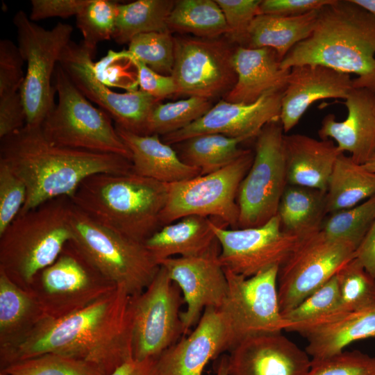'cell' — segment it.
Returning a JSON list of instances; mask_svg holds the SVG:
<instances>
[{"instance_id":"obj_1","label":"cell","mask_w":375,"mask_h":375,"mask_svg":"<svg viewBox=\"0 0 375 375\" xmlns=\"http://www.w3.org/2000/svg\"><path fill=\"white\" fill-rule=\"evenodd\" d=\"M132 326V297L116 287L84 308L42 319L22 338L0 348V366L56 353L88 362L109 375L133 358Z\"/></svg>"},{"instance_id":"obj_2","label":"cell","mask_w":375,"mask_h":375,"mask_svg":"<svg viewBox=\"0 0 375 375\" xmlns=\"http://www.w3.org/2000/svg\"><path fill=\"white\" fill-rule=\"evenodd\" d=\"M0 162L26 185L20 213L55 198H71L91 175L133 172L131 161L124 157L58 146L44 138L40 126L26 124L0 139Z\"/></svg>"},{"instance_id":"obj_3","label":"cell","mask_w":375,"mask_h":375,"mask_svg":"<svg viewBox=\"0 0 375 375\" xmlns=\"http://www.w3.org/2000/svg\"><path fill=\"white\" fill-rule=\"evenodd\" d=\"M303 65L353 74V88L375 91V17L352 0H332L319 10L310 35L281 62L285 69Z\"/></svg>"},{"instance_id":"obj_4","label":"cell","mask_w":375,"mask_h":375,"mask_svg":"<svg viewBox=\"0 0 375 375\" xmlns=\"http://www.w3.org/2000/svg\"><path fill=\"white\" fill-rule=\"evenodd\" d=\"M167 184L137 175L99 173L86 178L70 198L90 218L144 242L162 226Z\"/></svg>"},{"instance_id":"obj_5","label":"cell","mask_w":375,"mask_h":375,"mask_svg":"<svg viewBox=\"0 0 375 375\" xmlns=\"http://www.w3.org/2000/svg\"><path fill=\"white\" fill-rule=\"evenodd\" d=\"M69 197H60L21 212L0 234V269L28 289L72 238Z\"/></svg>"},{"instance_id":"obj_6","label":"cell","mask_w":375,"mask_h":375,"mask_svg":"<svg viewBox=\"0 0 375 375\" xmlns=\"http://www.w3.org/2000/svg\"><path fill=\"white\" fill-rule=\"evenodd\" d=\"M71 242L108 281L131 296L143 292L160 265L143 242L94 221L72 203Z\"/></svg>"},{"instance_id":"obj_7","label":"cell","mask_w":375,"mask_h":375,"mask_svg":"<svg viewBox=\"0 0 375 375\" xmlns=\"http://www.w3.org/2000/svg\"><path fill=\"white\" fill-rule=\"evenodd\" d=\"M53 86L58 103L40 126L51 143L75 149L109 153L131 160V154L111 117L94 106L57 65Z\"/></svg>"},{"instance_id":"obj_8","label":"cell","mask_w":375,"mask_h":375,"mask_svg":"<svg viewBox=\"0 0 375 375\" xmlns=\"http://www.w3.org/2000/svg\"><path fill=\"white\" fill-rule=\"evenodd\" d=\"M12 22L17 46L26 72L19 90L26 115V125L40 126L55 106L56 90L51 81L62 52L71 41L73 27L62 22L45 29L17 11Z\"/></svg>"},{"instance_id":"obj_9","label":"cell","mask_w":375,"mask_h":375,"mask_svg":"<svg viewBox=\"0 0 375 375\" xmlns=\"http://www.w3.org/2000/svg\"><path fill=\"white\" fill-rule=\"evenodd\" d=\"M253 156L251 149H244L236 159L216 172L167 184L161 226L186 216L199 215L212 217L224 226L238 228V192Z\"/></svg>"},{"instance_id":"obj_10","label":"cell","mask_w":375,"mask_h":375,"mask_svg":"<svg viewBox=\"0 0 375 375\" xmlns=\"http://www.w3.org/2000/svg\"><path fill=\"white\" fill-rule=\"evenodd\" d=\"M284 135L278 120L256 136L253 162L238 192V228L262 226L277 215L288 185Z\"/></svg>"},{"instance_id":"obj_11","label":"cell","mask_w":375,"mask_h":375,"mask_svg":"<svg viewBox=\"0 0 375 375\" xmlns=\"http://www.w3.org/2000/svg\"><path fill=\"white\" fill-rule=\"evenodd\" d=\"M224 270L228 293L219 309L227 325L229 351L250 337L285 331L289 324L278 298L279 267L248 278Z\"/></svg>"},{"instance_id":"obj_12","label":"cell","mask_w":375,"mask_h":375,"mask_svg":"<svg viewBox=\"0 0 375 375\" xmlns=\"http://www.w3.org/2000/svg\"><path fill=\"white\" fill-rule=\"evenodd\" d=\"M116 287L70 240L56 260L36 275L28 290L35 294L47 317L56 318L87 306Z\"/></svg>"},{"instance_id":"obj_13","label":"cell","mask_w":375,"mask_h":375,"mask_svg":"<svg viewBox=\"0 0 375 375\" xmlns=\"http://www.w3.org/2000/svg\"><path fill=\"white\" fill-rule=\"evenodd\" d=\"M357 247L328 238L321 230L302 238L279 268L278 298L281 314L307 298L331 279L349 260Z\"/></svg>"},{"instance_id":"obj_14","label":"cell","mask_w":375,"mask_h":375,"mask_svg":"<svg viewBox=\"0 0 375 375\" xmlns=\"http://www.w3.org/2000/svg\"><path fill=\"white\" fill-rule=\"evenodd\" d=\"M184 300L179 287L160 265L152 281L132 297L133 358H157L184 334L181 307Z\"/></svg>"},{"instance_id":"obj_15","label":"cell","mask_w":375,"mask_h":375,"mask_svg":"<svg viewBox=\"0 0 375 375\" xmlns=\"http://www.w3.org/2000/svg\"><path fill=\"white\" fill-rule=\"evenodd\" d=\"M232 42L220 38L174 37L172 76L176 94L209 100L226 95L237 80Z\"/></svg>"},{"instance_id":"obj_16","label":"cell","mask_w":375,"mask_h":375,"mask_svg":"<svg viewBox=\"0 0 375 375\" xmlns=\"http://www.w3.org/2000/svg\"><path fill=\"white\" fill-rule=\"evenodd\" d=\"M94 54L82 41L76 43L71 40L58 63L78 90L114 119L116 125L146 135L149 115L160 101L141 90L124 93L111 90L96 74Z\"/></svg>"},{"instance_id":"obj_17","label":"cell","mask_w":375,"mask_h":375,"mask_svg":"<svg viewBox=\"0 0 375 375\" xmlns=\"http://www.w3.org/2000/svg\"><path fill=\"white\" fill-rule=\"evenodd\" d=\"M211 227L219 244V260L224 269L247 278L280 268L301 239L283 231L278 215L257 227L228 229L215 220Z\"/></svg>"},{"instance_id":"obj_18","label":"cell","mask_w":375,"mask_h":375,"mask_svg":"<svg viewBox=\"0 0 375 375\" xmlns=\"http://www.w3.org/2000/svg\"><path fill=\"white\" fill-rule=\"evenodd\" d=\"M217 240L203 254L169 258L160 262L180 288L186 309L181 312L184 334L198 323L206 308H220L228 293V280L219 260Z\"/></svg>"},{"instance_id":"obj_19","label":"cell","mask_w":375,"mask_h":375,"mask_svg":"<svg viewBox=\"0 0 375 375\" xmlns=\"http://www.w3.org/2000/svg\"><path fill=\"white\" fill-rule=\"evenodd\" d=\"M283 92L267 94L248 104L221 100L197 121L164 135L162 141L172 144L209 133L233 138L256 137L267 124L280 120Z\"/></svg>"},{"instance_id":"obj_20","label":"cell","mask_w":375,"mask_h":375,"mask_svg":"<svg viewBox=\"0 0 375 375\" xmlns=\"http://www.w3.org/2000/svg\"><path fill=\"white\" fill-rule=\"evenodd\" d=\"M229 351L227 325L219 308H206L194 329L156 358L157 375H202L206 365Z\"/></svg>"},{"instance_id":"obj_21","label":"cell","mask_w":375,"mask_h":375,"mask_svg":"<svg viewBox=\"0 0 375 375\" xmlns=\"http://www.w3.org/2000/svg\"><path fill=\"white\" fill-rule=\"evenodd\" d=\"M227 356L228 375H306L311 358L281 333L247 338Z\"/></svg>"},{"instance_id":"obj_22","label":"cell","mask_w":375,"mask_h":375,"mask_svg":"<svg viewBox=\"0 0 375 375\" xmlns=\"http://www.w3.org/2000/svg\"><path fill=\"white\" fill-rule=\"evenodd\" d=\"M353 88V78L347 73L319 65L292 67L281 98L280 122L284 133L292 129L315 101L345 99Z\"/></svg>"},{"instance_id":"obj_23","label":"cell","mask_w":375,"mask_h":375,"mask_svg":"<svg viewBox=\"0 0 375 375\" xmlns=\"http://www.w3.org/2000/svg\"><path fill=\"white\" fill-rule=\"evenodd\" d=\"M347 116L338 122L333 114L326 115L318 133L331 140L340 153L348 152L357 163L364 165L375 156V91L353 88L344 99Z\"/></svg>"},{"instance_id":"obj_24","label":"cell","mask_w":375,"mask_h":375,"mask_svg":"<svg viewBox=\"0 0 375 375\" xmlns=\"http://www.w3.org/2000/svg\"><path fill=\"white\" fill-rule=\"evenodd\" d=\"M308 342L306 351L311 361L322 360L344 351L357 340L375 338V308L358 312H338L292 325Z\"/></svg>"},{"instance_id":"obj_25","label":"cell","mask_w":375,"mask_h":375,"mask_svg":"<svg viewBox=\"0 0 375 375\" xmlns=\"http://www.w3.org/2000/svg\"><path fill=\"white\" fill-rule=\"evenodd\" d=\"M233 65L237 80L224 97L231 103H252L267 94L283 91L290 71L282 69L276 52L267 47L238 46Z\"/></svg>"},{"instance_id":"obj_26","label":"cell","mask_w":375,"mask_h":375,"mask_svg":"<svg viewBox=\"0 0 375 375\" xmlns=\"http://www.w3.org/2000/svg\"><path fill=\"white\" fill-rule=\"evenodd\" d=\"M288 184L326 192L339 151L331 140L303 134L284 135Z\"/></svg>"},{"instance_id":"obj_27","label":"cell","mask_w":375,"mask_h":375,"mask_svg":"<svg viewBox=\"0 0 375 375\" xmlns=\"http://www.w3.org/2000/svg\"><path fill=\"white\" fill-rule=\"evenodd\" d=\"M115 126L131 154L134 174L167 184L201 175L198 168L185 164L160 135H139Z\"/></svg>"},{"instance_id":"obj_28","label":"cell","mask_w":375,"mask_h":375,"mask_svg":"<svg viewBox=\"0 0 375 375\" xmlns=\"http://www.w3.org/2000/svg\"><path fill=\"white\" fill-rule=\"evenodd\" d=\"M209 217L189 215L161 226L144 245L159 264L175 255L196 256L208 251L217 238Z\"/></svg>"},{"instance_id":"obj_29","label":"cell","mask_w":375,"mask_h":375,"mask_svg":"<svg viewBox=\"0 0 375 375\" xmlns=\"http://www.w3.org/2000/svg\"><path fill=\"white\" fill-rule=\"evenodd\" d=\"M318 11L292 17L260 14L249 28L244 47L271 48L281 62L293 47L310 35Z\"/></svg>"},{"instance_id":"obj_30","label":"cell","mask_w":375,"mask_h":375,"mask_svg":"<svg viewBox=\"0 0 375 375\" xmlns=\"http://www.w3.org/2000/svg\"><path fill=\"white\" fill-rule=\"evenodd\" d=\"M46 317L35 294L0 269V348L22 338Z\"/></svg>"},{"instance_id":"obj_31","label":"cell","mask_w":375,"mask_h":375,"mask_svg":"<svg viewBox=\"0 0 375 375\" xmlns=\"http://www.w3.org/2000/svg\"><path fill=\"white\" fill-rule=\"evenodd\" d=\"M326 192L288 184L277 212L283 231L301 238L320 231L327 215Z\"/></svg>"},{"instance_id":"obj_32","label":"cell","mask_w":375,"mask_h":375,"mask_svg":"<svg viewBox=\"0 0 375 375\" xmlns=\"http://www.w3.org/2000/svg\"><path fill=\"white\" fill-rule=\"evenodd\" d=\"M374 195L375 173L356 162L351 156L340 153L328 183L326 213L352 208Z\"/></svg>"},{"instance_id":"obj_33","label":"cell","mask_w":375,"mask_h":375,"mask_svg":"<svg viewBox=\"0 0 375 375\" xmlns=\"http://www.w3.org/2000/svg\"><path fill=\"white\" fill-rule=\"evenodd\" d=\"M170 32L190 33L197 38H217L230 33L216 1H176L167 19Z\"/></svg>"},{"instance_id":"obj_34","label":"cell","mask_w":375,"mask_h":375,"mask_svg":"<svg viewBox=\"0 0 375 375\" xmlns=\"http://www.w3.org/2000/svg\"><path fill=\"white\" fill-rule=\"evenodd\" d=\"M174 3L169 0H138L118 4L112 39L118 44H128L140 34L169 31L167 19Z\"/></svg>"},{"instance_id":"obj_35","label":"cell","mask_w":375,"mask_h":375,"mask_svg":"<svg viewBox=\"0 0 375 375\" xmlns=\"http://www.w3.org/2000/svg\"><path fill=\"white\" fill-rule=\"evenodd\" d=\"M250 139L219 133L199 135L182 144L179 157L187 165L198 168L201 175L216 172L236 159L244 151L239 144Z\"/></svg>"},{"instance_id":"obj_36","label":"cell","mask_w":375,"mask_h":375,"mask_svg":"<svg viewBox=\"0 0 375 375\" xmlns=\"http://www.w3.org/2000/svg\"><path fill=\"white\" fill-rule=\"evenodd\" d=\"M212 107L211 101L190 97L174 102H158L147 122L146 135H165L182 129L203 116Z\"/></svg>"},{"instance_id":"obj_37","label":"cell","mask_w":375,"mask_h":375,"mask_svg":"<svg viewBox=\"0 0 375 375\" xmlns=\"http://www.w3.org/2000/svg\"><path fill=\"white\" fill-rule=\"evenodd\" d=\"M341 312H358L375 308V278L353 258L335 274Z\"/></svg>"},{"instance_id":"obj_38","label":"cell","mask_w":375,"mask_h":375,"mask_svg":"<svg viewBox=\"0 0 375 375\" xmlns=\"http://www.w3.org/2000/svg\"><path fill=\"white\" fill-rule=\"evenodd\" d=\"M374 220L375 195L352 208L330 214L321 231L331 239L352 243L358 249Z\"/></svg>"},{"instance_id":"obj_39","label":"cell","mask_w":375,"mask_h":375,"mask_svg":"<svg viewBox=\"0 0 375 375\" xmlns=\"http://www.w3.org/2000/svg\"><path fill=\"white\" fill-rule=\"evenodd\" d=\"M0 375H103L94 365L72 357L44 353L6 365Z\"/></svg>"},{"instance_id":"obj_40","label":"cell","mask_w":375,"mask_h":375,"mask_svg":"<svg viewBox=\"0 0 375 375\" xmlns=\"http://www.w3.org/2000/svg\"><path fill=\"white\" fill-rule=\"evenodd\" d=\"M118 4L109 0H90L76 16L82 42L91 51L95 52L99 43L112 38Z\"/></svg>"},{"instance_id":"obj_41","label":"cell","mask_w":375,"mask_h":375,"mask_svg":"<svg viewBox=\"0 0 375 375\" xmlns=\"http://www.w3.org/2000/svg\"><path fill=\"white\" fill-rule=\"evenodd\" d=\"M131 56L154 72L171 76L174 63V37L171 32H151L138 35L128 43Z\"/></svg>"},{"instance_id":"obj_42","label":"cell","mask_w":375,"mask_h":375,"mask_svg":"<svg viewBox=\"0 0 375 375\" xmlns=\"http://www.w3.org/2000/svg\"><path fill=\"white\" fill-rule=\"evenodd\" d=\"M338 312H341L340 297L336 276L334 275L297 306L283 313L282 316L289 324V328Z\"/></svg>"},{"instance_id":"obj_43","label":"cell","mask_w":375,"mask_h":375,"mask_svg":"<svg viewBox=\"0 0 375 375\" xmlns=\"http://www.w3.org/2000/svg\"><path fill=\"white\" fill-rule=\"evenodd\" d=\"M375 372V357L360 351H344L330 358L311 361L306 375H372Z\"/></svg>"},{"instance_id":"obj_44","label":"cell","mask_w":375,"mask_h":375,"mask_svg":"<svg viewBox=\"0 0 375 375\" xmlns=\"http://www.w3.org/2000/svg\"><path fill=\"white\" fill-rule=\"evenodd\" d=\"M27 197L23 181L0 162V234L20 213Z\"/></svg>"},{"instance_id":"obj_45","label":"cell","mask_w":375,"mask_h":375,"mask_svg":"<svg viewBox=\"0 0 375 375\" xmlns=\"http://www.w3.org/2000/svg\"><path fill=\"white\" fill-rule=\"evenodd\" d=\"M229 28L231 40L244 46L249 28L260 15L261 0H215Z\"/></svg>"},{"instance_id":"obj_46","label":"cell","mask_w":375,"mask_h":375,"mask_svg":"<svg viewBox=\"0 0 375 375\" xmlns=\"http://www.w3.org/2000/svg\"><path fill=\"white\" fill-rule=\"evenodd\" d=\"M24 59L11 40L0 41V97L18 92L24 82Z\"/></svg>"},{"instance_id":"obj_47","label":"cell","mask_w":375,"mask_h":375,"mask_svg":"<svg viewBox=\"0 0 375 375\" xmlns=\"http://www.w3.org/2000/svg\"><path fill=\"white\" fill-rule=\"evenodd\" d=\"M130 56L137 70V81L140 90L160 101L176 94V85L172 75L158 74L143 62L133 58L131 54Z\"/></svg>"},{"instance_id":"obj_48","label":"cell","mask_w":375,"mask_h":375,"mask_svg":"<svg viewBox=\"0 0 375 375\" xmlns=\"http://www.w3.org/2000/svg\"><path fill=\"white\" fill-rule=\"evenodd\" d=\"M90 0H31L28 15L36 22L51 17L76 16Z\"/></svg>"},{"instance_id":"obj_49","label":"cell","mask_w":375,"mask_h":375,"mask_svg":"<svg viewBox=\"0 0 375 375\" xmlns=\"http://www.w3.org/2000/svg\"><path fill=\"white\" fill-rule=\"evenodd\" d=\"M26 124V115L19 91L0 97V139L22 128Z\"/></svg>"},{"instance_id":"obj_50","label":"cell","mask_w":375,"mask_h":375,"mask_svg":"<svg viewBox=\"0 0 375 375\" xmlns=\"http://www.w3.org/2000/svg\"><path fill=\"white\" fill-rule=\"evenodd\" d=\"M332 0H263L260 14L287 17L298 16L318 10Z\"/></svg>"},{"instance_id":"obj_51","label":"cell","mask_w":375,"mask_h":375,"mask_svg":"<svg viewBox=\"0 0 375 375\" xmlns=\"http://www.w3.org/2000/svg\"><path fill=\"white\" fill-rule=\"evenodd\" d=\"M365 269L375 278V220L355 253Z\"/></svg>"},{"instance_id":"obj_52","label":"cell","mask_w":375,"mask_h":375,"mask_svg":"<svg viewBox=\"0 0 375 375\" xmlns=\"http://www.w3.org/2000/svg\"><path fill=\"white\" fill-rule=\"evenodd\" d=\"M109 375H157L156 358L127 360Z\"/></svg>"},{"instance_id":"obj_53","label":"cell","mask_w":375,"mask_h":375,"mask_svg":"<svg viewBox=\"0 0 375 375\" xmlns=\"http://www.w3.org/2000/svg\"><path fill=\"white\" fill-rule=\"evenodd\" d=\"M375 17V0H352Z\"/></svg>"},{"instance_id":"obj_54","label":"cell","mask_w":375,"mask_h":375,"mask_svg":"<svg viewBox=\"0 0 375 375\" xmlns=\"http://www.w3.org/2000/svg\"><path fill=\"white\" fill-rule=\"evenodd\" d=\"M215 375H228L227 367V356H222L217 363Z\"/></svg>"},{"instance_id":"obj_55","label":"cell","mask_w":375,"mask_h":375,"mask_svg":"<svg viewBox=\"0 0 375 375\" xmlns=\"http://www.w3.org/2000/svg\"><path fill=\"white\" fill-rule=\"evenodd\" d=\"M363 165L368 170L375 173V156Z\"/></svg>"},{"instance_id":"obj_56","label":"cell","mask_w":375,"mask_h":375,"mask_svg":"<svg viewBox=\"0 0 375 375\" xmlns=\"http://www.w3.org/2000/svg\"><path fill=\"white\" fill-rule=\"evenodd\" d=\"M372 375H375V372Z\"/></svg>"}]
</instances>
